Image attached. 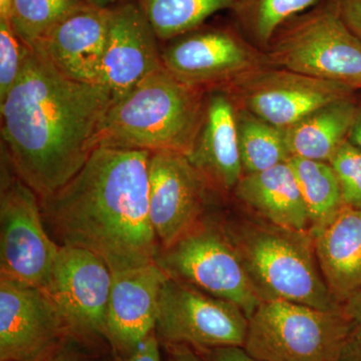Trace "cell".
Masks as SVG:
<instances>
[{"label": "cell", "instance_id": "cell-18", "mask_svg": "<svg viewBox=\"0 0 361 361\" xmlns=\"http://www.w3.org/2000/svg\"><path fill=\"white\" fill-rule=\"evenodd\" d=\"M187 157L212 187L221 191H233L243 177L236 108L226 90L207 92L203 121Z\"/></svg>", "mask_w": 361, "mask_h": 361}, {"label": "cell", "instance_id": "cell-20", "mask_svg": "<svg viewBox=\"0 0 361 361\" xmlns=\"http://www.w3.org/2000/svg\"><path fill=\"white\" fill-rule=\"evenodd\" d=\"M233 192L266 222L310 233L305 202L288 161L262 172L243 175Z\"/></svg>", "mask_w": 361, "mask_h": 361}, {"label": "cell", "instance_id": "cell-24", "mask_svg": "<svg viewBox=\"0 0 361 361\" xmlns=\"http://www.w3.org/2000/svg\"><path fill=\"white\" fill-rule=\"evenodd\" d=\"M236 125L244 175L262 172L291 158L284 130L239 108Z\"/></svg>", "mask_w": 361, "mask_h": 361}, {"label": "cell", "instance_id": "cell-7", "mask_svg": "<svg viewBox=\"0 0 361 361\" xmlns=\"http://www.w3.org/2000/svg\"><path fill=\"white\" fill-rule=\"evenodd\" d=\"M156 263L169 276L238 306L248 319L263 300L222 228L200 221L173 245L161 249Z\"/></svg>", "mask_w": 361, "mask_h": 361}, {"label": "cell", "instance_id": "cell-34", "mask_svg": "<svg viewBox=\"0 0 361 361\" xmlns=\"http://www.w3.org/2000/svg\"><path fill=\"white\" fill-rule=\"evenodd\" d=\"M348 141L361 151V97H358L357 110L348 135Z\"/></svg>", "mask_w": 361, "mask_h": 361}, {"label": "cell", "instance_id": "cell-31", "mask_svg": "<svg viewBox=\"0 0 361 361\" xmlns=\"http://www.w3.org/2000/svg\"><path fill=\"white\" fill-rule=\"evenodd\" d=\"M344 23L361 40V0H336Z\"/></svg>", "mask_w": 361, "mask_h": 361}, {"label": "cell", "instance_id": "cell-37", "mask_svg": "<svg viewBox=\"0 0 361 361\" xmlns=\"http://www.w3.org/2000/svg\"><path fill=\"white\" fill-rule=\"evenodd\" d=\"M44 361H80L78 360H75V358L73 357H68V356H58V357H49L47 358V360Z\"/></svg>", "mask_w": 361, "mask_h": 361}, {"label": "cell", "instance_id": "cell-22", "mask_svg": "<svg viewBox=\"0 0 361 361\" xmlns=\"http://www.w3.org/2000/svg\"><path fill=\"white\" fill-rule=\"evenodd\" d=\"M289 165L305 202L311 235L329 224L344 208L341 185L329 163L291 157Z\"/></svg>", "mask_w": 361, "mask_h": 361}, {"label": "cell", "instance_id": "cell-9", "mask_svg": "<svg viewBox=\"0 0 361 361\" xmlns=\"http://www.w3.org/2000/svg\"><path fill=\"white\" fill-rule=\"evenodd\" d=\"M248 322L238 306L186 282L169 276L161 287L155 330L169 345L243 348Z\"/></svg>", "mask_w": 361, "mask_h": 361}, {"label": "cell", "instance_id": "cell-35", "mask_svg": "<svg viewBox=\"0 0 361 361\" xmlns=\"http://www.w3.org/2000/svg\"><path fill=\"white\" fill-rule=\"evenodd\" d=\"M90 6L97 7V8L108 9L116 6L122 0H85Z\"/></svg>", "mask_w": 361, "mask_h": 361}, {"label": "cell", "instance_id": "cell-2", "mask_svg": "<svg viewBox=\"0 0 361 361\" xmlns=\"http://www.w3.org/2000/svg\"><path fill=\"white\" fill-rule=\"evenodd\" d=\"M149 155L99 147L65 186L39 199L61 246L96 254L111 273L156 262L161 249L149 218Z\"/></svg>", "mask_w": 361, "mask_h": 361}, {"label": "cell", "instance_id": "cell-10", "mask_svg": "<svg viewBox=\"0 0 361 361\" xmlns=\"http://www.w3.org/2000/svg\"><path fill=\"white\" fill-rule=\"evenodd\" d=\"M222 89L236 108L282 130L323 106L357 92L348 85L270 66L249 71Z\"/></svg>", "mask_w": 361, "mask_h": 361}, {"label": "cell", "instance_id": "cell-30", "mask_svg": "<svg viewBox=\"0 0 361 361\" xmlns=\"http://www.w3.org/2000/svg\"><path fill=\"white\" fill-rule=\"evenodd\" d=\"M158 339L154 330L130 350L123 353V361H161Z\"/></svg>", "mask_w": 361, "mask_h": 361}, {"label": "cell", "instance_id": "cell-17", "mask_svg": "<svg viewBox=\"0 0 361 361\" xmlns=\"http://www.w3.org/2000/svg\"><path fill=\"white\" fill-rule=\"evenodd\" d=\"M109 32V8L87 6L66 16L35 45L71 80L99 85Z\"/></svg>", "mask_w": 361, "mask_h": 361}, {"label": "cell", "instance_id": "cell-16", "mask_svg": "<svg viewBox=\"0 0 361 361\" xmlns=\"http://www.w3.org/2000/svg\"><path fill=\"white\" fill-rule=\"evenodd\" d=\"M157 263L113 273L106 337L122 353L156 329L159 298L168 278Z\"/></svg>", "mask_w": 361, "mask_h": 361}, {"label": "cell", "instance_id": "cell-21", "mask_svg": "<svg viewBox=\"0 0 361 361\" xmlns=\"http://www.w3.org/2000/svg\"><path fill=\"white\" fill-rule=\"evenodd\" d=\"M360 94L317 109L284 130L291 157L329 163L348 140Z\"/></svg>", "mask_w": 361, "mask_h": 361}, {"label": "cell", "instance_id": "cell-15", "mask_svg": "<svg viewBox=\"0 0 361 361\" xmlns=\"http://www.w3.org/2000/svg\"><path fill=\"white\" fill-rule=\"evenodd\" d=\"M158 35L134 0L109 8V32L99 85L111 104L163 66Z\"/></svg>", "mask_w": 361, "mask_h": 361}, {"label": "cell", "instance_id": "cell-23", "mask_svg": "<svg viewBox=\"0 0 361 361\" xmlns=\"http://www.w3.org/2000/svg\"><path fill=\"white\" fill-rule=\"evenodd\" d=\"M161 42L204 25L214 14L234 11L241 0H134Z\"/></svg>", "mask_w": 361, "mask_h": 361}, {"label": "cell", "instance_id": "cell-25", "mask_svg": "<svg viewBox=\"0 0 361 361\" xmlns=\"http://www.w3.org/2000/svg\"><path fill=\"white\" fill-rule=\"evenodd\" d=\"M322 0H241L233 11L243 37L265 51L278 30Z\"/></svg>", "mask_w": 361, "mask_h": 361}, {"label": "cell", "instance_id": "cell-28", "mask_svg": "<svg viewBox=\"0 0 361 361\" xmlns=\"http://www.w3.org/2000/svg\"><path fill=\"white\" fill-rule=\"evenodd\" d=\"M341 185L344 206L361 209V151L346 141L329 161Z\"/></svg>", "mask_w": 361, "mask_h": 361}, {"label": "cell", "instance_id": "cell-5", "mask_svg": "<svg viewBox=\"0 0 361 361\" xmlns=\"http://www.w3.org/2000/svg\"><path fill=\"white\" fill-rule=\"evenodd\" d=\"M268 65L361 90V40L342 18L336 0H322L274 35Z\"/></svg>", "mask_w": 361, "mask_h": 361}, {"label": "cell", "instance_id": "cell-12", "mask_svg": "<svg viewBox=\"0 0 361 361\" xmlns=\"http://www.w3.org/2000/svg\"><path fill=\"white\" fill-rule=\"evenodd\" d=\"M113 273L96 254L61 246L44 290L65 320L70 336L106 337Z\"/></svg>", "mask_w": 361, "mask_h": 361}, {"label": "cell", "instance_id": "cell-4", "mask_svg": "<svg viewBox=\"0 0 361 361\" xmlns=\"http://www.w3.org/2000/svg\"><path fill=\"white\" fill-rule=\"evenodd\" d=\"M226 231L263 300L282 299L318 310H342L323 278L311 233L268 222H244Z\"/></svg>", "mask_w": 361, "mask_h": 361}, {"label": "cell", "instance_id": "cell-26", "mask_svg": "<svg viewBox=\"0 0 361 361\" xmlns=\"http://www.w3.org/2000/svg\"><path fill=\"white\" fill-rule=\"evenodd\" d=\"M85 0H13L8 21L28 47H35L52 27L78 9Z\"/></svg>", "mask_w": 361, "mask_h": 361}, {"label": "cell", "instance_id": "cell-6", "mask_svg": "<svg viewBox=\"0 0 361 361\" xmlns=\"http://www.w3.org/2000/svg\"><path fill=\"white\" fill-rule=\"evenodd\" d=\"M348 329L343 310L264 299L249 318L242 348L260 361H338Z\"/></svg>", "mask_w": 361, "mask_h": 361}, {"label": "cell", "instance_id": "cell-36", "mask_svg": "<svg viewBox=\"0 0 361 361\" xmlns=\"http://www.w3.org/2000/svg\"><path fill=\"white\" fill-rule=\"evenodd\" d=\"M13 0H0V18L8 20Z\"/></svg>", "mask_w": 361, "mask_h": 361}, {"label": "cell", "instance_id": "cell-32", "mask_svg": "<svg viewBox=\"0 0 361 361\" xmlns=\"http://www.w3.org/2000/svg\"><path fill=\"white\" fill-rule=\"evenodd\" d=\"M210 361H260L252 357L242 348H219L209 350Z\"/></svg>", "mask_w": 361, "mask_h": 361}, {"label": "cell", "instance_id": "cell-27", "mask_svg": "<svg viewBox=\"0 0 361 361\" xmlns=\"http://www.w3.org/2000/svg\"><path fill=\"white\" fill-rule=\"evenodd\" d=\"M30 51L9 21L0 18V103L18 82Z\"/></svg>", "mask_w": 361, "mask_h": 361}, {"label": "cell", "instance_id": "cell-1", "mask_svg": "<svg viewBox=\"0 0 361 361\" xmlns=\"http://www.w3.org/2000/svg\"><path fill=\"white\" fill-rule=\"evenodd\" d=\"M111 106L102 85L71 80L30 47L18 82L0 103L1 154L39 199L49 197L99 148Z\"/></svg>", "mask_w": 361, "mask_h": 361}, {"label": "cell", "instance_id": "cell-3", "mask_svg": "<svg viewBox=\"0 0 361 361\" xmlns=\"http://www.w3.org/2000/svg\"><path fill=\"white\" fill-rule=\"evenodd\" d=\"M206 90L180 82L161 66L111 104L99 147L188 154L200 130Z\"/></svg>", "mask_w": 361, "mask_h": 361}, {"label": "cell", "instance_id": "cell-14", "mask_svg": "<svg viewBox=\"0 0 361 361\" xmlns=\"http://www.w3.org/2000/svg\"><path fill=\"white\" fill-rule=\"evenodd\" d=\"M212 185L184 154L151 153L149 208L161 249L167 248L200 222Z\"/></svg>", "mask_w": 361, "mask_h": 361}, {"label": "cell", "instance_id": "cell-19", "mask_svg": "<svg viewBox=\"0 0 361 361\" xmlns=\"http://www.w3.org/2000/svg\"><path fill=\"white\" fill-rule=\"evenodd\" d=\"M312 236L323 278L342 305L361 291V209L344 207Z\"/></svg>", "mask_w": 361, "mask_h": 361}, {"label": "cell", "instance_id": "cell-11", "mask_svg": "<svg viewBox=\"0 0 361 361\" xmlns=\"http://www.w3.org/2000/svg\"><path fill=\"white\" fill-rule=\"evenodd\" d=\"M161 58L178 80L206 92L222 89L249 71L269 66L264 51L243 35L204 25L166 40Z\"/></svg>", "mask_w": 361, "mask_h": 361}, {"label": "cell", "instance_id": "cell-33", "mask_svg": "<svg viewBox=\"0 0 361 361\" xmlns=\"http://www.w3.org/2000/svg\"><path fill=\"white\" fill-rule=\"evenodd\" d=\"M170 348L171 361H203L188 345L173 344Z\"/></svg>", "mask_w": 361, "mask_h": 361}, {"label": "cell", "instance_id": "cell-8", "mask_svg": "<svg viewBox=\"0 0 361 361\" xmlns=\"http://www.w3.org/2000/svg\"><path fill=\"white\" fill-rule=\"evenodd\" d=\"M4 157L0 196V277L44 290L61 246L45 230L39 196L18 177Z\"/></svg>", "mask_w": 361, "mask_h": 361}, {"label": "cell", "instance_id": "cell-29", "mask_svg": "<svg viewBox=\"0 0 361 361\" xmlns=\"http://www.w3.org/2000/svg\"><path fill=\"white\" fill-rule=\"evenodd\" d=\"M349 329L338 361H361V291L342 304Z\"/></svg>", "mask_w": 361, "mask_h": 361}, {"label": "cell", "instance_id": "cell-13", "mask_svg": "<svg viewBox=\"0 0 361 361\" xmlns=\"http://www.w3.org/2000/svg\"><path fill=\"white\" fill-rule=\"evenodd\" d=\"M68 336L47 291L0 277V361H44Z\"/></svg>", "mask_w": 361, "mask_h": 361}]
</instances>
